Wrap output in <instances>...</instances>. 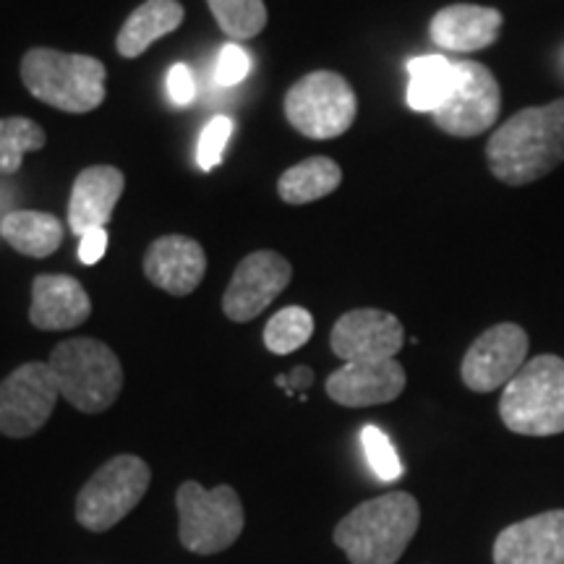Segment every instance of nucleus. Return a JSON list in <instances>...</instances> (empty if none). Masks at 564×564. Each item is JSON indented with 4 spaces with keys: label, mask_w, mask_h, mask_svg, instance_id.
<instances>
[{
    "label": "nucleus",
    "mask_w": 564,
    "mask_h": 564,
    "mask_svg": "<svg viewBox=\"0 0 564 564\" xmlns=\"http://www.w3.org/2000/svg\"><path fill=\"white\" fill-rule=\"evenodd\" d=\"M207 253L188 236H162L144 253V274L152 285L171 295H188L202 285Z\"/></svg>",
    "instance_id": "obj_16"
},
{
    "label": "nucleus",
    "mask_w": 564,
    "mask_h": 564,
    "mask_svg": "<svg viewBox=\"0 0 564 564\" xmlns=\"http://www.w3.org/2000/svg\"><path fill=\"white\" fill-rule=\"evenodd\" d=\"M47 364L55 373L61 398H66L82 413L108 411L123 390L121 361L110 345L95 337L58 343Z\"/></svg>",
    "instance_id": "obj_4"
},
{
    "label": "nucleus",
    "mask_w": 564,
    "mask_h": 564,
    "mask_svg": "<svg viewBox=\"0 0 564 564\" xmlns=\"http://www.w3.org/2000/svg\"><path fill=\"white\" fill-rule=\"evenodd\" d=\"M91 301L70 274H37L32 282L30 322L45 333L74 329L89 319Z\"/></svg>",
    "instance_id": "obj_18"
},
{
    "label": "nucleus",
    "mask_w": 564,
    "mask_h": 564,
    "mask_svg": "<svg viewBox=\"0 0 564 564\" xmlns=\"http://www.w3.org/2000/svg\"><path fill=\"white\" fill-rule=\"evenodd\" d=\"M0 238L24 257H53L63 243V223L37 209H17L0 220Z\"/></svg>",
    "instance_id": "obj_21"
},
{
    "label": "nucleus",
    "mask_w": 564,
    "mask_h": 564,
    "mask_svg": "<svg viewBox=\"0 0 564 564\" xmlns=\"http://www.w3.org/2000/svg\"><path fill=\"white\" fill-rule=\"evenodd\" d=\"M314 335V316L303 306L282 308L267 322L264 327V348L274 356H288L303 348Z\"/></svg>",
    "instance_id": "obj_26"
},
{
    "label": "nucleus",
    "mask_w": 564,
    "mask_h": 564,
    "mask_svg": "<svg viewBox=\"0 0 564 564\" xmlns=\"http://www.w3.org/2000/svg\"><path fill=\"white\" fill-rule=\"evenodd\" d=\"M361 444L366 460H369L371 470L377 474L379 481H398L403 476V463H400L398 453H394L392 442L387 440V434L377 426H364L361 432Z\"/></svg>",
    "instance_id": "obj_27"
},
{
    "label": "nucleus",
    "mask_w": 564,
    "mask_h": 564,
    "mask_svg": "<svg viewBox=\"0 0 564 564\" xmlns=\"http://www.w3.org/2000/svg\"><path fill=\"white\" fill-rule=\"evenodd\" d=\"M408 105L419 112H434L455 87V63L444 55H419L408 61Z\"/></svg>",
    "instance_id": "obj_23"
},
{
    "label": "nucleus",
    "mask_w": 564,
    "mask_h": 564,
    "mask_svg": "<svg viewBox=\"0 0 564 564\" xmlns=\"http://www.w3.org/2000/svg\"><path fill=\"white\" fill-rule=\"evenodd\" d=\"M126 188V175L112 165H91L76 175L68 199V228L74 236L105 228Z\"/></svg>",
    "instance_id": "obj_17"
},
{
    "label": "nucleus",
    "mask_w": 564,
    "mask_h": 564,
    "mask_svg": "<svg viewBox=\"0 0 564 564\" xmlns=\"http://www.w3.org/2000/svg\"><path fill=\"white\" fill-rule=\"evenodd\" d=\"M329 345L345 364L390 361L405 345V329L398 316L382 308H352L337 319Z\"/></svg>",
    "instance_id": "obj_13"
},
{
    "label": "nucleus",
    "mask_w": 564,
    "mask_h": 564,
    "mask_svg": "<svg viewBox=\"0 0 564 564\" xmlns=\"http://www.w3.org/2000/svg\"><path fill=\"white\" fill-rule=\"evenodd\" d=\"M105 63L84 53L32 47L21 58V82L34 100L74 116L100 108L105 102Z\"/></svg>",
    "instance_id": "obj_3"
},
{
    "label": "nucleus",
    "mask_w": 564,
    "mask_h": 564,
    "mask_svg": "<svg viewBox=\"0 0 564 564\" xmlns=\"http://www.w3.org/2000/svg\"><path fill=\"white\" fill-rule=\"evenodd\" d=\"M502 13L486 6L455 3L436 11L429 24L434 45L447 53H476L497 42L502 30Z\"/></svg>",
    "instance_id": "obj_19"
},
{
    "label": "nucleus",
    "mask_w": 564,
    "mask_h": 564,
    "mask_svg": "<svg viewBox=\"0 0 564 564\" xmlns=\"http://www.w3.org/2000/svg\"><path fill=\"white\" fill-rule=\"evenodd\" d=\"M421 523V507L408 491H390L358 505L337 523L335 544L350 564H394Z\"/></svg>",
    "instance_id": "obj_2"
},
{
    "label": "nucleus",
    "mask_w": 564,
    "mask_h": 564,
    "mask_svg": "<svg viewBox=\"0 0 564 564\" xmlns=\"http://www.w3.org/2000/svg\"><path fill=\"white\" fill-rule=\"evenodd\" d=\"M186 19V11L178 0H147L131 17L123 21L116 37V51L123 58H139L154 40L178 30Z\"/></svg>",
    "instance_id": "obj_20"
},
{
    "label": "nucleus",
    "mask_w": 564,
    "mask_h": 564,
    "mask_svg": "<svg viewBox=\"0 0 564 564\" xmlns=\"http://www.w3.org/2000/svg\"><path fill=\"white\" fill-rule=\"evenodd\" d=\"M528 335L520 324H494L478 335L465 352L460 373L463 382L474 392H494L507 387L514 373L525 366Z\"/></svg>",
    "instance_id": "obj_11"
},
{
    "label": "nucleus",
    "mask_w": 564,
    "mask_h": 564,
    "mask_svg": "<svg viewBox=\"0 0 564 564\" xmlns=\"http://www.w3.org/2000/svg\"><path fill=\"white\" fill-rule=\"evenodd\" d=\"M494 564H564V510L505 528L494 541Z\"/></svg>",
    "instance_id": "obj_15"
},
{
    "label": "nucleus",
    "mask_w": 564,
    "mask_h": 564,
    "mask_svg": "<svg viewBox=\"0 0 564 564\" xmlns=\"http://www.w3.org/2000/svg\"><path fill=\"white\" fill-rule=\"evenodd\" d=\"M105 251H108V230L97 228V230L84 232L82 243H79L82 264H87V267L97 264L105 257Z\"/></svg>",
    "instance_id": "obj_31"
},
{
    "label": "nucleus",
    "mask_w": 564,
    "mask_h": 564,
    "mask_svg": "<svg viewBox=\"0 0 564 564\" xmlns=\"http://www.w3.org/2000/svg\"><path fill=\"white\" fill-rule=\"evenodd\" d=\"M312 382H314V371L308 369V366H299V369H293L288 377H278V384L285 387L288 394H293L295 390H306Z\"/></svg>",
    "instance_id": "obj_32"
},
{
    "label": "nucleus",
    "mask_w": 564,
    "mask_h": 564,
    "mask_svg": "<svg viewBox=\"0 0 564 564\" xmlns=\"http://www.w3.org/2000/svg\"><path fill=\"white\" fill-rule=\"evenodd\" d=\"M61 390L51 364L19 366L0 382V434L26 440L37 434L55 411Z\"/></svg>",
    "instance_id": "obj_10"
},
{
    "label": "nucleus",
    "mask_w": 564,
    "mask_h": 564,
    "mask_svg": "<svg viewBox=\"0 0 564 564\" xmlns=\"http://www.w3.org/2000/svg\"><path fill=\"white\" fill-rule=\"evenodd\" d=\"M47 144V133L32 118H0V175L21 171L26 152H37Z\"/></svg>",
    "instance_id": "obj_24"
},
{
    "label": "nucleus",
    "mask_w": 564,
    "mask_h": 564,
    "mask_svg": "<svg viewBox=\"0 0 564 564\" xmlns=\"http://www.w3.org/2000/svg\"><path fill=\"white\" fill-rule=\"evenodd\" d=\"M505 426L523 436L564 432V358L535 356L505 387L499 400Z\"/></svg>",
    "instance_id": "obj_5"
},
{
    "label": "nucleus",
    "mask_w": 564,
    "mask_h": 564,
    "mask_svg": "<svg viewBox=\"0 0 564 564\" xmlns=\"http://www.w3.org/2000/svg\"><path fill=\"white\" fill-rule=\"evenodd\" d=\"M282 110L306 139H337L356 121L358 97L337 70H312L288 89Z\"/></svg>",
    "instance_id": "obj_7"
},
{
    "label": "nucleus",
    "mask_w": 564,
    "mask_h": 564,
    "mask_svg": "<svg viewBox=\"0 0 564 564\" xmlns=\"http://www.w3.org/2000/svg\"><path fill=\"white\" fill-rule=\"evenodd\" d=\"M178 505V539L183 549L194 554H220L243 533L246 514L238 491L232 486L204 489L186 481L175 494Z\"/></svg>",
    "instance_id": "obj_6"
},
{
    "label": "nucleus",
    "mask_w": 564,
    "mask_h": 564,
    "mask_svg": "<svg viewBox=\"0 0 564 564\" xmlns=\"http://www.w3.org/2000/svg\"><path fill=\"white\" fill-rule=\"evenodd\" d=\"M232 137V121L228 116H215L204 126L202 139H199V152H196V162H199L202 171H215L220 165L225 147Z\"/></svg>",
    "instance_id": "obj_28"
},
{
    "label": "nucleus",
    "mask_w": 564,
    "mask_h": 564,
    "mask_svg": "<svg viewBox=\"0 0 564 564\" xmlns=\"http://www.w3.org/2000/svg\"><path fill=\"white\" fill-rule=\"evenodd\" d=\"M486 162L497 181L528 186L564 162V97L514 112L491 133Z\"/></svg>",
    "instance_id": "obj_1"
},
{
    "label": "nucleus",
    "mask_w": 564,
    "mask_h": 564,
    "mask_svg": "<svg viewBox=\"0 0 564 564\" xmlns=\"http://www.w3.org/2000/svg\"><path fill=\"white\" fill-rule=\"evenodd\" d=\"M405 369L394 358L390 361L345 364L327 377L329 400L345 408H371L398 400L405 390Z\"/></svg>",
    "instance_id": "obj_14"
},
{
    "label": "nucleus",
    "mask_w": 564,
    "mask_h": 564,
    "mask_svg": "<svg viewBox=\"0 0 564 564\" xmlns=\"http://www.w3.org/2000/svg\"><path fill=\"white\" fill-rule=\"evenodd\" d=\"M217 26L232 40H251L264 32V0H207Z\"/></svg>",
    "instance_id": "obj_25"
},
{
    "label": "nucleus",
    "mask_w": 564,
    "mask_h": 564,
    "mask_svg": "<svg viewBox=\"0 0 564 564\" xmlns=\"http://www.w3.org/2000/svg\"><path fill=\"white\" fill-rule=\"evenodd\" d=\"M293 267L278 251H253L241 259L223 295V312L230 322H251L291 285Z\"/></svg>",
    "instance_id": "obj_12"
},
{
    "label": "nucleus",
    "mask_w": 564,
    "mask_h": 564,
    "mask_svg": "<svg viewBox=\"0 0 564 564\" xmlns=\"http://www.w3.org/2000/svg\"><path fill=\"white\" fill-rule=\"evenodd\" d=\"M152 470L137 455H118L84 484L76 497V520L91 533L110 531L144 499Z\"/></svg>",
    "instance_id": "obj_8"
},
{
    "label": "nucleus",
    "mask_w": 564,
    "mask_h": 564,
    "mask_svg": "<svg viewBox=\"0 0 564 564\" xmlns=\"http://www.w3.org/2000/svg\"><path fill=\"white\" fill-rule=\"evenodd\" d=\"M249 66V53H246L241 45H236V42H228V45H223L220 55H217L215 79L217 84H223V87H236V84H241L246 79Z\"/></svg>",
    "instance_id": "obj_29"
},
{
    "label": "nucleus",
    "mask_w": 564,
    "mask_h": 564,
    "mask_svg": "<svg viewBox=\"0 0 564 564\" xmlns=\"http://www.w3.org/2000/svg\"><path fill=\"white\" fill-rule=\"evenodd\" d=\"M502 110V89L484 63L457 61L455 87L432 112L436 129L455 139H474L497 123Z\"/></svg>",
    "instance_id": "obj_9"
},
{
    "label": "nucleus",
    "mask_w": 564,
    "mask_h": 564,
    "mask_svg": "<svg viewBox=\"0 0 564 564\" xmlns=\"http://www.w3.org/2000/svg\"><path fill=\"white\" fill-rule=\"evenodd\" d=\"M343 171L333 158H308L288 167L278 181V194L285 204H312L337 192Z\"/></svg>",
    "instance_id": "obj_22"
},
{
    "label": "nucleus",
    "mask_w": 564,
    "mask_h": 564,
    "mask_svg": "<svg viewBox=\"0 0 564 564\" xmlns=\"http://www.w3.org/2000/svg\"><path fill=\"white\" fill-rule=\"evenodd\" d=\"M167 95L175 105H188L196 97V82L192 68L186 63H175V66L167 70Z\"/></svg>",
    "instance_id": "obj_30"
}]
</instances>
